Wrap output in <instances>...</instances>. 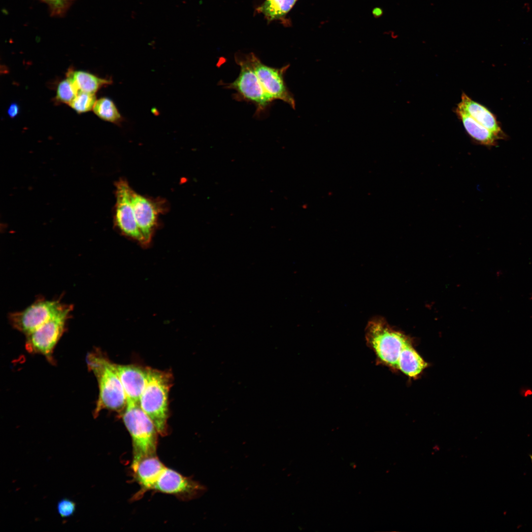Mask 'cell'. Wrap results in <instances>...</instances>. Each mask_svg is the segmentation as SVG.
I'll use <instances>...</instances> for the list:
<instances>
[{"label":"cell","instance_id":"23","mask_svg":"<svg viewBox=\"0 0 532 532\" xmlns=\"http://www.w3.org/2000/svg\"><path fill=\"white\" fill-rule=\"evenodd\" d=\"M19 112V107L17 104L12 103L9 107L7 111L8 115L11 118H14Z\"/></svg>","mask_w":532,"mask_h":532},{"label":"cell","instance_id":"17","mask_svg":"<svg viewBox=\"0 0 532 532\" xmlns=\"http://www.w3.org/2000/svg\"><path fill=\"white\" fill-rule=\"evenodd\" d=\"M297 0H266L257 9L268 21L280 20L290 11Z\"/></svg>","mask_w":532,"mask_h":532},{"label":"cell","instance_id":"6","mask_svg":"<svg viewBox=\"0 0 532 532\" xmlns=\"http://www.w3.org/2000/svg\"><path fill=\"white\" fill-rule=\"evenodd\" d=\"M71 305L59 300L38 299L22 311L11 313L9 320L13 327L27 335L48 321L70 313Z\"/></svg>","mask_w":532,"mask_h":532},{"label":"cell","instance_id":"5","mask_svg":"<svg viewBox=\"0 0 532 532\" xmlns=\"http://www.w3.org/2000/svg\"><path fill=\"white\" fill-rule=\"evenodd\" d=\"M121 416L132 438L133 458L131 465L145 457L156 455L159 433L152 420L139 404H127Z\"/></svg>","mask_w":532,"mask_h":532},{"label":"cell","instance_id":"13","mask_svg":"<svg viewBox=\"0 0 532 532\" xmlns=\"http://www.w3.org/2000/svg\"><path fill=\"white\" fill-rule=\"evenodd\" d=\"M134 477L140 486L136 498L145 492L153 490L159 477L166 466L156 455L145 457L134 465H131Z\"/></svg>","mask_w":532,"mask_h":532},{"label":"cell","instance_id":"12","mask_svg":"<svg viewBox=\"0 0 532 532\" xmlns=\"http://www.w3.org/2000/svg\"><path fill=\"white\" fill-rule=\"evenodd\" d=\"M125 392L127 404H139L148 381V368L114 364Z\"/></svg>","mask_w":532,"mask_h":532},{"label":"cell","instance_id":"18","mask_svg":"<svg viewBox=\"0 0 532 532\" xmlns=\"http://www.w3.org/2000/svg\"><path fill=\"white\" fill-rule=\"evenodd\" d=\"M93 110L101 119L118 124L122 121V117L113 101L106 97L97 100Z\"/></svg>","mask_w":532,"mask_h":532},{"label":"cell","instance_id":"1","mask_svg":"<svg viewBox=\"0 0 532 532\" xmlns=\"http://www.w3.org/2000/svg\"><path fill=\"white\" fill-rule=\"evenodd\" d=\"M366 339L380 363L409 377L418 376L427 366L406 337L389 327L382 319L375 317L369 321Z\"/></svg>","mask_w":532,"mask_h":532},{"label":"cell","instance_id":"14","mask_svg":"<svg viewBox=\"0 0 532 532\" xmlns=\"http://www.w3.org/2000/svg\"><path fill=\"white\" fill-rule=\"evenodd\" d=\"M457 107L466 112L499 138L503 135L495 116L485 106L472 100L466 94L461 96Z\"/></svg>","mask_w":532,"mask_h":532},{"label":"cell","instance_id":"10","mask_svg":"<svg viewBox=\"0 0 532 532\" xmlns=\"http://www.w3.org/2000/svg\"><path fill=\"white\" fill-rule=\"evenodd\" d=\"M131 198L137 224L147 246L151 241L158 217L165 209V201L146 197L132 189Z\"/></svg>","mask_w":532,"mask_h":532},{"label":"cell","instance_id":"3","mask_svg":"<svg viewBox=\"0 0 532 532\" xmlns=\"http://www.w3.org/2000/svg\"><path fill=\"white\" fill-rule=\"evenodd\" d=\"M171 382L169 372L148 368L147 383L139 401V406L162 435L167 432L168 394Z\"/></svg>","mask_w":532,"mask_h":532},{"label":"cell","instance_id":"15","mask_svg":"<svg viewBox=\"0 0 532 532\" xmlns=\"http://www.w3.org/2000/svg\"><path fill=\"white\" fill-rule=\"evenodd\" d=\"M456 113L461 120L469 135L480 144L493 146L499 138L490 130L481 125L462 109L457 107Z\"/></svg>","mask_w":532,"mask_h":532},{"label":"cell","instance_id":"22","mask_svg":"<svg viewBox=\"0 0 532 532\" xmlns=\"http://www.w3.org/2000/svg\"><path fill=\"white\" fill-rule=\"evenodd\" d=\"M76 508V503L67 498H64L60 500L57 505V511L63 518L72 516L75 512Z\"/></svg>","mask_w":532,"mask_h":532},{"label":"cell","instance_id":"24","mask_svg":"<svg viewBox=\"0 0 532 532\" xmlns=\"http://www.w3.org/2000/svg\"><path fill=\"white\" fill-rule=\"evenodd\" d=\"M530 457L532 462V455H530Z\"/></svg>","mask_w":532,"mask_h":532},{"label":"cell","instance_id":"21","mask_svg":"<svg viewBox=\"0 0 532 532\" xmlns=\"http://www.w3.org/2000/svg\"><path fill=\"white\" fill-rule=\"evenodd\" d=\"M46 4L50 14L55 17H63L70 8L74 0H39Z\"/></svg>","mask_w":532,"mask_h":532},{"label":"cell","instance_id":"9","mask_svg":"<svg viewBox=\"0 0 532 532\" xmlns=\"http://www.w3.org/2000/svg\"><path fill=\"white\" fill-rule=\"evenodd\" d=\"M131 190L128 182L123 179L116 184L115 224L124 235L146 246L135 219L131 201Z\"/></svg>","mask_w":532,"mask_h":532},{"label":"cell","instance_id":"7","mask_svg":"<svg viewBox=\"0 0 532 532\" xmlns=\"http://www.w3.org/2000/svg\"><path fill=\"white\" fill-rule=\"evenodd\" d=\"M69 315L70 313H67L55 318L26 335L27 351L42 355L53 363L54 350L65 331Z\"/></svg>","mask_w":532,"mask_h":532},{"label":"cell","instance_id":"16","mask_svg":"<svg viewBox=\"0 0 532 532\" xmlns=\"http://www.w3.org/2000/svg\"><path fill=\"white\" fill-rule=\"evenodd\" d=\"M66 76L72 80L79 91L94 94L102 87L112 83L111 80L83 70H69Z\"/></svg>","mask_w":532,"mask_h":532},{"label":"cell","instance_id":"11","mask_svg":"<svg viewBox=\"0 0 532 532\" xmlns=\"http://www.w3.org/2000/svg\"><path fill=\"white\" fill-rule=\"evenodd\" d=\"M153 490L172 495L182 499H191L200 496L205 487L190 478L165 467L157 481Z\"/></svg>","mask_w":532,"mask_h":532},{"label":"cell","instance_id":"19","mask_svg":"<svg viewBox=\"0 0 532 532\" xmlns=\"http://www.w3.org/2000/svg\"><path fill=\"white\" fill-rule=\"evenodd\" d=\"M79 92L72 80L66 76V79L59 83L55 99L59 102L69 104Z\"/></svg>","mask_w":532,"mask_h":532},{"label":"cell","instance_id":"8","mask_svg":"<svg viewBox=\"0 0 532 532\" xmlns=\"http://www.w3.org/2000/svg\"><path fill=\"white\" fill-rule=\"evenodd\" d=\"M250 58L256 74L265 91L274 100H280L296 108V101L285 81L284 76L290 64L277 68L267 66L253 53Z\"/></svg>","mask_w":532,"mask_h":532},{"label":"cell","instance_id":"2","mask_svg":"<svg viewBox=\"0 0 532 532\" xmlns=\"http://www.w3.org/2000/svg\"><path fill=\"white\" fill-rule=\"evenodd\" d=\"M86 363L89 370L96 376L99 386L94 417L103 409L122 413L127 406V399L114 364L98 352L89 353Z\"/></svg>","mask_w":532,"mask_h":532},{"label":"cell","instance_id":"4","mask_svg":"<svg viewBox=\"0 0 532 532\" xmlns=\"http://www.w3.org/2000/svg\"><path fill=\"white\" fill-rule=\"evenodd\" d=\"M240 72L235 80L231 83L219 82L218 85L235 91L233 98L253 103L256 107V116L264 113L274 101L263 87L251 63L249 54L237 53L234 55Z\"/></svg>","mask_w":532,"mask_h":532},{"label":"cell","instance_id":"20","mask_svg":"<svg viewBox=\"0 0 532 532\" xmlns=\"http://www.w3.org/2000/svg\"><path fill=\"white\" fill-rule=\"evenodd\" d=\"M96 101L95 94L79 91L68 105L80 114L93 109Z\"/></svg>","mask_w":532,"mask_h":532}]
</instances>
